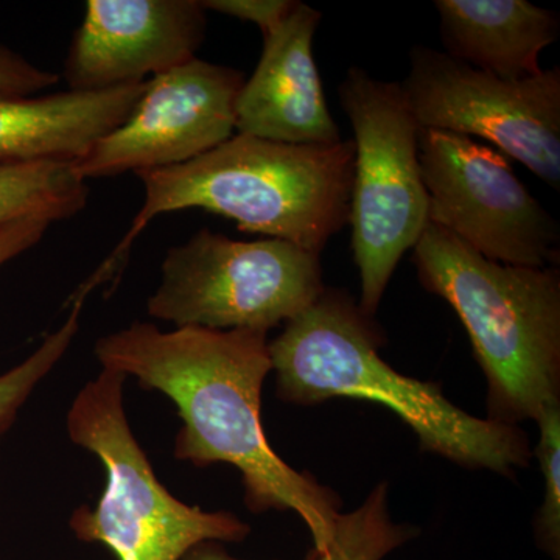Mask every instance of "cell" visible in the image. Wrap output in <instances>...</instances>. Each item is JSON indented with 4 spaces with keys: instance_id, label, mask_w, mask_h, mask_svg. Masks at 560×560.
I'll list each match as a JSON object with an SVG mask.
<instances>
[{
    "instance_id": "cell-20",
    "label": "cell",
    "mask_w": 560,
    "mask_h": 560,
    "mask_svg": "<svg viewBox=\"0 0 560 560\" xmlns=\"http://www.w3.org/2000/svg\"><path fill=\"white\" fill-rule=\"evenodd\" d=\"M60 75L38 68L0 44V94L36 95L58 83Z\"/></svg>"
},
{
    "instance_id": "cell-11",
    "label": "cell",
    "mask_w": 560,
    "mask_h": 560,
    "mask_svg": "<svg viewBox=\"0 0 560 560\" xmlns=\"http://www.w3.org/2000/svg\"><path fill=\"white\" fill-rule=\"evenodd\" d=\"M206 27L200 0H88L65 61L69 90L139 84L186 65Z\"/></svg>"
},
{
    "instance_id": "cell-18",
    "label": "cell",
    "mask_w": 560,
    "mask_h": 560,
    "mask_svg": "<svg viewBox=\"0 0 560 560\" xmlns=\"http://www.w3.org/2000/svg\"><path fill=\"white\" fill-rule=\"evenodd\" d=\"M536 423L539 442L533 453L539 460L545 489L534 515V540L545 555L560 560V404L545 408Z\"/></svg>"
},
{
    "instance_id": "cell-3",
    "label": "cell",
    "mask_w": 560,
    "mask_h": 560,
    "mask_svg": "<svg viewBox=\"0 0 560 560\" xmlns=\"http://www.w3.org/2000/svg\"><path fill=\"white\" fill-rule=\"evenodd\" d=\"M355 147L293 145L234 135L197 160L136 173L145 201L98 270L114 276L132 243L161 213L205 209L242 231L290 242L320 256L349 224Z\"/></svg>"
},
{
    "instance_id": "cell-6",
    "label": "cell",
    "mask_w": 560,
    "mask_h": 560,
    "mask_svg": "<svg viewBox=\"0 0 560 560\" xmlns=\"http://www.w3.org/2000/svg\"><path fill=\"white\" fill-rule=\"evenodd\" d=\"M338 97L355 147L349 223L361 279L359 307L374 318L401 257L429 224L420 127L400 84L374 79L361 68L348 70Z\"/></svg>"
},
{
    "instance_id": "cell-7",
    "label": "cell",
    "mask_w": 560,
    "mask_h": 560,
    "mask_svg": "<svg viewBox=\"0 0 560 560\" xmlns=\"http://www.w3.org/2000/svg\"><path fill=\"white\" fill-rule=\"evenodd\" d=\"M319 256L278 238L232 241L205 228L168 249L151 318L176 327L271 330L323 293Z\"/></svg>"
},
{
    "instance_id": "cell-21",
    "label": "cell",
    "mask_w": 560,
    "mask_h": 560,
    "mask_svg": "<svg viewBox=\"0 0 560 560\" xmlns=\"http://www.w3.org/2000/svg\"><path fill=\"white\" fill-rule=\"evenodd\" d=\"M50 224L46 220L25 219L0 228V267L35 246Z\"/></svg>"
},
{
    "instance_id": "cell-19",
    "label": "cell",
    "mask_w": 560,
    "mask_h": 560,
    "mask_svg": "<svg viewBox=\"0 0 560 560\" xmlns=\"http://www.w3.org/2000/svg\"><path fill=\"white\" fill-rule=\"evenodd\" d=\"M201 3L206 11L256 24L267 38L289 18L298 0H202Z\"/></svg>"
},
{
    "instance_id": "cell-22",
    "label": "cell",
    "mask_w": 560,
    "mask_h": 560,
    "mask_svg": "<svg viewBox=\"0 0 560 560\" xmlns=\"http://www.w3.org/2000/svg\"><path fill=\"white\" fill-rule=\"evenodd\" d=\"M319 555L315 548H312L302 560H318ZM180 560H243L234 558V556L228 552L226 548L223 547L221 541L208 540L201 541V544L195 545L190 548Z\"/></svg>"
},
{
    "instance_id": "cell-15",
    "label": "cell",
    "mask_w": 560,
    "mask_h": 560,
    "mask_svg": "<svg viewBox=\"0 0 560 560\" xmlns=\"http://www.w3.org/2000/svg\"><path fill=\"white\" fill-rule=\"evenodd\" d=\"M90 189L68 162L0 167V228L25 219L68 220L86 206Z\"/></svg>"
},
{
    "instance_id": "cell-14",
    "label": "cell",
    "mask_w": 560,
    "mask_h": 560,
    "mask_svg": "<svg viewBox=\"0 0 560 560\" xmlns=\"http://www.w3.org/2000/svg\"><path fill=\"white\" fill-rule=\"evenodd\" d=\"M447 54L506 80L540 73L541 51L559 38L555 11L526 0H436Z\"/></svg>"
},
{
    "instance_id": "cell-17",
    "label": "cell",
    "mask_w": 560,
    "mask_h": 560,
    "mask_svg": "<svg viewBox=\"0 0 560 560\" xmlns=\"http://www.w3.org/2000/svg\"><path fill=\"white\" fill-rule=\"evenodd\" d=\"M88 294H90L88 291L81 289L77 291L73 294V305L68 319L60 329L50 334L21 364L0 375V438L13 425L18 412L24 407L36 386L50 374L58 361L68 352L73 338L79 334L81 308Z\"/></svg>"
},
{
    "instance_id": "cell-10",
    "label": "cell",
    "mask_w": 560,
    "mask_h": 560,
    "mask_svg": "<svg viewBox=\"0 0 560 560\" xmlns=\"http://www.w3.org/2000/svg\"><path fill=\"white\" fill-rule=\"evenodd\" d=\"M245 80L241 70L198 58L153 77L128 119L73 168L88 180L197 160L234 136Z\"/></svg>"
},
{
    "instance_id": "cell-13",
    "label": "cell",
    "mask_w": 560,
    "mask_h": 560,
    "mask_svg": "<svg viewBox=\"0 0 560 560\" xmlns=\"http://www.w3.org/2000/svg\"><path fill=\"white\" fill-rule=\"evenodd\" d=\"M145 90L147 80L105 91L0 94V167L75 164L128 119Z\"/></svg>"
},
{
    "instance_id": "cell-1",
    "label": "cell",
    "mask_w": 560,
    "mask_h": 560,
    "mask_svg": "<svg viewBox=\"0 0 560 560\" xmlns=\"http://www.w3.org/2000/svg\"><path fill=\"white\" fill-rule=\"evenodd\" d=\"M267 331L132 323L95 345L105 370L135 377L175 404L183 425L173 455L198 469L231 464L241 471L253 514L291 511L323 552L334 537L341 499L272 451L261 425V388L272 371Z\"/></svg>"
},
{
    "instance_id": "cell-2",
    "label": "cell",
    "mask_w": 560,
    "mask_h": 560,
    "mask_svg": "<svg viewBox=\"0 0 560 560\" xmlns=\"http://www.w3.org/2000/svg\"><path fill=\"white\" fill-rule=\"evenodd\" d=\"M382 345L381 327L348 291L324 289L268 345L276 396L298 407L331 399L375 401L410 427L420 451L464 469L514 477L529 466L534 453L521 427L460 410L438 383L389 366L378 352Z\"/></svg>"
},
{
    "instance_id": "cell-16",
    "label": "cell",
    "mask_w": 560,
    "mask_h": 560,
    "mask_svg": "<svg viewBox=\"0 0 560 560\" xmlns=\"http://www.w3.org/2000/svg\"><path fill=\"white\" fill-rule=\"evenodd\" d=\"M419 536V528L389 514L388 485L378 482L357 510L340 514L318 560H383Z\"/></svg>"
},
{
    "instance_id": "cell-9",
    "label": "cell",
    "mask_w": 560,
    "mask_h": 560,
    "mask_svg": "<svg viewBox=\"0 0 560 560\" xmlns=\"http://www.w3.org/2000/svg\"><path fill=\"white\" fill-rule=\"evenodd\" d=\"M400 84L420 128L480 139L560 190V69L506 80L416 46Z\"/></svg>"
},
{
    "instance_id": "cell-8",
    "label": "cell",
    "mask_w": 560,
    "mask_h": 560,
    "mask_svg": "<svg viewBox=\"0 0 560 560\" xmlns=\"http://www.w3.org/2000/svg\"><path fill=\"white\" fill-rule=\"evenodd\" d=\"M418 153L430 224L486 259L559 268L558 220L523 186L501 151L456 132L419 128Z\"/></svg>"
},
{
    "instance_id": "cell-5",
    "label": "cell",
    "mask_w": 560,
    "mask_h": 560,
    "mask_svg": "<svg viewBox=\"0 0 560 560\" xmlns=\"http://www.w3.org/2000/svg\"><path fill=\"white\" fill-rule=\"evenodd\" d=\"M120 372L105 370L70 405V441L101 459L106 481L94 508L70 515L77 539L101 544L117 560H180L201 541L241 544L248 523L226 511H205L173 497L154 474L128 422Z\"/></svg>"
},
{
    "instance_id": "cell-12",
    "label": "cell",
    "mask_w": 560,
    "mask_h": 560,
    "mask_svg": "<svg viewBox=\"0 0 560 560\" xmlns=\"http://www.w3.org/2000/svg\"><path fill=\"white\" fill-rule=\"evenodd\" d=\"M323 14L298 2L264 38L259 65L235 103V131L293 145H334L340 130L327 108L313 39Z\"/></svg>"
},
{
    "instance_id": "cell-4",
    "label": "cell",
    "mask_w": 560,
    "mask_h": 560,
    "mask_svg": "<svg viewBox=\"0 0 560 560\" xmlns=\"http://www.w3.org/2000/svg\"><path fill=\"white\" fill-rule=\"evenodd\" d=\"M423 289L466 327L488 381V419L536 422L560 404V271L486 259L427 224L412 248Z\"/></svg>"
}]
</instances>
